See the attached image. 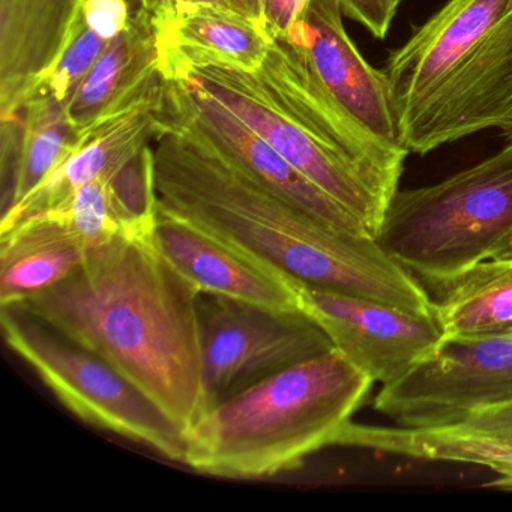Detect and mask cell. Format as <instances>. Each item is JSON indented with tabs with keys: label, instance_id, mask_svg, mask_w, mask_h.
I'll return each mask as SVG.
<instances>
[{
	"label": "cell",
	"instance_id": "6da1fadb",
	"mask_svg": "<svg viewBox=\"0 0 512 512\" xmlns=\"http://www.w3.org/2000/svg\"><path fill=\"white\" fill-rule=\"evenodd\" d=\"M199 296L148 233L89 248L61 283L10 307L109 362L185 436L208 410Z\"/></svg>",
	"mask_w": 512,
	"mask_h": 512
},
{
	"label": "cell",
	"instance_id": "7a4b0ae2",
	"mask_svg": "<svg viewBox=\"0 0 512 512\" xmlns=\"http://www.w3.org/2000/svg\"><path fill=\"white\" fill-rule=\"evenodd\" d=\"M158 211L308 286L419 314L434 301L374 238L320 223L194 137L154 128Z\"/></svg>",
	"mask_w": 512,
	"mask_h": 512
},
{
	"label": "cell",
	"instance_id": "3957f363",
	"mask_svg": "<svg viewBox=\"0 0 512 512\" xmlns=\"http://www.w3.org/2000/svg\"><path fill=\"white\" fill-rule=\"evenodd\" d=\"M176 79L238 116L376 238L409 152L377 139L349 115L301 44L277 38L256 71L197 67Z\"/></svg>",
	"mask_w": 512,
	"mask_h": 512
},
{
	"label": "cell",
	"instance_id": "277c9868",
	"mask_svg": "<svg viewBox=\"0 0 512 512\" xmlns=\"http://www.w3.org/2000/svg\"><path fill=\"white\" fill-rule=\"evenodd\" d=\"M383 71L409 154L505 130L512 121V0H448Z\"/></svg>",
	"mask_w": 512,
	"mask_h": 512
},
{
	"label": "cell",
	"instance_id": "5b68a950",
	"mask_svg": "<svg viewBox=\"0 0 512 512\" xmlns=\"http://www.w3.org/2000/svg\"><path fill=\"white\" fill-rule=\"evenodd\" d=\"M373 383L337 347L298 362L209 407L185 433L184 464L232 479L299 469L337 445Z\"/></svg>",
	"mask_w": 512,
	"mask_h": 512
},
{
	"label": "cell",
	"instance_id": "8992f818",
	"mask_svg": "<svg viewBox=\"0 0 512 512\" xmlns=\"http://www.w3.org/2000/svg\"><path fill=\"white\" fill-rule=\"evenodd\" d=\"M377 244L427 283H446L512 245V143L439 184L398 190Z\"/></svg>",
	"mask_w": 512,
	"mask_h": 512
},
{
	"label": "cell",
	"instance_id": "52a82bcc",
	"mask_svg": "<svg viewBox=\"0 0 512 512\" xmlns=\"http://www.w3.org/2000/svg\"><path fill=\"white\" fill-rule=\"evenodd\" d=\"M7 346L86 424L184 463V433L109 362L17 307L0 308Z\"/></svg>",
	"mask_w": 512,
	"mask_h": 512
},
{
	"label": "cell",
	"instance_id": "ba28073f",
	"mask_svg": "<svg viewBox=\"0 0 512 512\" xmlns=\"http://www.w3.org/2000/svg\"><path fill=\"white\" fill-rule=\"evenodd\" d=\"M199 319L208 409L335 347L302 308H269L200 293Z\"/></svg>",
	"mask_w": 512,
	"mask_h": 512
},
{
	"label": "cell",
	"instance_id": "9c48e42d",
	"mask_svg": "<svg viewBox=\"0 0 512 512\" xmlns=\"http://www.w3.org/2000/svg\"><path fill=\"white\" fill-rule=\"evenodd\" d=\"M512 404V332L445 337L374 400L401 427H440Z\"/></svg>",
	"mask_w": 512,
	"mask_h": 512
},
{
	"label": "cell",
	"instance_id": "30bf717a",
	"mask_svg": "<svg viewBox=\"0 0 512 512\" xmlns=\"http://www.w3.org/2000/svg\"><path fill=\"white\" fill-rule=\"evenodd\" d=\"M155 130L176 131L214 149L224 160L314 218L350 236L373 238L352 212L308 181L238 116L182 79H163Z\"/></svg>",
	"mask_w": 512,
	"mask_h": 512
},
{
	"label": "cell",
	"instance_id": "8fae6325",
	"mask_svg": "<svg viewBox=\"0 0 512 512\" xmlns=\"http://www.w3.org/2000/svg\"><path fill=\"white\" fill-rule=\"evenodd\" d=\"M301 308L373 382H394L445 338L436 314H419L323 287H301Z\"/></svg>",
	"mask_w": 512,
	"mask_h": 512
},
{
	"label": "cell",
	"instance_id": "7c38bea8",
	"mask_svg": "<svg viewBox=\"0 0 512 512\" xmlns=\"http://www.w3.org/2000/svg\"><path fill=\"white\" fill-rule=\"evenodd\" d=\"M343 16L338 0H311L304 19L286 38L304 47L317 76L349 115L377 139L403 148L388 77L362 58Z\"/></svg>",
	"mask_w": 512,
	"mask_h": 512
},
{
	"label": "cell",
	"instance_id": "4fadbf2b",
	"mask_svg": "<svg viewBox=\"0 0 512 512\" xmlns=\"http://www.w3.org/2000/svg\"><path fill=\"white\" fill-rule=\"evenodd\" d=\"M152 239L200 293L269 308H301V281L158 211Z\"/></svg>",
	"mask_w": 512,
	"mask_h": 512
},
{
	"label": "cell",
	"instance_id": "5bb4252c",
	"mask_svg": "<svg viewBox=\"0 0 512 512\" xmlns=\"http://www.w3.org/2000/svg\"><path fill=\"white\" fill-rule=\"evenodd\" d=\"M86 0H0V116L37 94L83 25Z\"/></svg>",
	"mask_w": 512,
	"mask_h": 512
},
{
	"label": "cell",
	"instance_id": "9a60e30c",
	"mask_svg": "<svg viewBox=\"0 0 512 512\" xmlns=\"http://www.w3.org/2000/svg\"><path fill=\"white\" fill-rule=\"evenodd\" d=\"M161 85L157 26L151 14L139 8L68 101V118L85 133L133 109Z\"/></svg>",
	"mask_w": 512,
	"mask_h": 512
},
{
	"label": "cell",
	"instance_id": "2e32d148",
	"mask_svg": "<svg viewBox=\"0 0 512 512\" xmlns=\"http://www.w3.org/2000/svg\"><path fill=\"white\" fill-rule=\"evenodd\" d=\"M163 85L128 112L85 131L83 142L70 158L25 199L2 212L0 230L25 218L61 205L80 187L101 176L112 175L154 142L155 109Z\"/></svg>",
	"mask_w": 512,
	"mask_h": 512
},
{
	"label": "cell",
	"instance_id": "e0dca14e",
	"mask_svg": "<svg viewBox=\"0 0 512 512\" xmlns=\"http://www.w3.org/2000/svg\"><path fill=\"white\" fill-rule=\"evenodd\" d=\"M338 446L371 449L416 460L475 464L496 473L490 487L512 490V424L466 421L440 427H374L349 422Z\"/></svg>",
	"mask_w": 512,
	"mask_h": 512
},
{
	"label": "cell",
	"instance_id": "ac0fdd59",
	"mask_svg": "<svg viewBox=\"0 0 512 512\" xmlns=\"http://www.w3.org/2000/svg\"><path fill=\"white\" fill-rule=\"evenodd\" d=\"M157 34L163 79L197 67L259 70L274 41L253 20L211 5L181 8Z\"/></svg>",
	"mask_w": 512,
	"mask_h": 512
},
{
	"label": "cell",
	"instance_id": "d6986e66",
	"mask_svg": "<svg viewBox=\"0 0 512 512\" xmlns=\"http://www.w3.org/2000/svg\"><path fill=\"white\" fill-rule=\"evenodd\" d=\"M2 173L10 178L4 211L25 199L65 163L85 133L67 115V106L46 95L34 97L14 115L0 116Z\"/></svg>",
	"mask_w": 512,
	"mask_h": 512
},
{
	"label": "cell",
	"instance_id": "ffe728a7",
	"mask_svg": "<svg viewBox=\"0 0 512 512\" xmlns=\"http://www.w3.org/2000/svg\"><path fill=\"white\" fill-rule=\"evenodd\" d=\"M88 250L76 233L46 215L0 230V307L61 283L82 265Z\"/></svg>",
	"mask_w": 512,
	"mask_h": 512
},
{
	"label": "cell",
	"instance_id": "44dd1931",
	"mask_svg": "<svg viewBox=\"0 0 512 512\" xmlns=\"http://www.w3.org/2000/svg\"><path fill=\"white\" fill-rule=\"evenodd\" d=\"M434 314L445 337L512 332V256L485 260L466 274L437 284Z\"/></svg>",
	"mask_w": 512,
	"mask_h": 512
},
{
	"label": "cell",
	"instance_id": "7402d4cb",
	"mask_svg": "<svg viewBox=\"0 0 512 512\" xmlns=\"http://www.w3.org/2000/svg\"><path fill=\"white\" fill-rule=\"evenodd\" d=\"M112 175L88 182L61 205L38 215H46L64 224L89 248L122 235H148L137 229L125 214L113 191Z\"/></svg>",
	"mask_w": 512,
	"mask_h": 512
},
{
	"label": "cell",
	"instance_id": "603a6c76",
	"mask_svg": "<svg viewBox=\"0 0 512 512\" xmlns=\"http://www.w3.org/2000/svg\"><path fill=\"white\" fill-rule=\"evenodd\" d=\"M110 41L104 40L94 29L83 22L82 28L71 41L68 49L62 55L61 61L53 68L52 73L44 79L38 88L37 94L55 98L59 103L67 106L73 98L74 92L82 85L89 71L97 64Z\"/></svg>",
	"mask_w": 512,
	"mask_h": 512
},
{
	"label": "cell",
	"instance_id": "cb8c5ba5",
	"mask_svg": "<svg viewBox=\"0 0 512 512\" xmlns=\"http://www.w3.org/2000/svg\"><path fill=\"white\" fill-rule=\"evenodd\" d=\"M131 17L127 0H86L83 8L85 25L110 43L128 28Z\"/></svg>",
	"mask_w": 512,
	"mask_h": 512
},
{
	"label": "cell",
	"instance_id": "d4e9b609",
	"mask_svg": "<svg viewBox=\"0 0 512 512\" xmlns=\"http://www.w3.org/2000/svg\"><path fill=\"white\" fill-rule=\"evenodd\" d=\"M338 2L344 16L364 26L379 40H383L388 34L398 8L397 0H338Z\"/></svg>",
	"mask_w": 512,
	"mask_h": 512
},
{
	"label": "cell",
	"instance_id": "484cf974",
	"mask_svg": "<svg viewBox=\"0 0 512 512\" xmlns=\"http://www.w3.org/2000/svg\"><path fill=\"white\" fill-rule=\"evenodd\" d=\"M311 0H262L263 26L271 40L286 38L304 19Z\"/></svg>",
	"mask_w": 512,
	"mask_h": 512
},
{
	"label": "cell",
	"instance_id": "4316f807",
	"mask_svg": "<svg viewBox=\"0 0 512 512\" xmlns=\"http://www.w3.org/2000/svg\"><path fill=\"white\" fill-rule=\"evenodd\" d=\"M191 5H211V7L221 8V10L232 11V13L253 20L265 29L262 0H181V8L191 7Z\"/></svg>",
	"mask_w": 512,
	"mask_h": 512
},
{
	"label": "cell",
	"instance_id": "83f0119b",
	"mask_svg": "<svg viewBox=\"0 0 512 512\" xmlns=\"http://www.w3.org/2000/svg\"><path fill=\"white\" fill-rule=\"evenodd\" d=\"M139 7L151 14L157 31L178 16L181 0H137Z\"/></svg>",
	"mask_w": 512,
	"mask_h": 512
},
{
	"label": "cell",
	"instance_id": "f1b7e54d",
	"mask_svg": "<svg viewBox=\"0 0 512 512\" xmlns=\"http://www.w3.org/2000/svg\"><path fill=\"white\" fill-rule=\"evenodd\" d=\"M469 419L484 422V424H512V404L500 407V409L490 410V412L481 413V415H476Z\"/></svg>",
	"mask_w": 512,
	"mask_h": 512
},
{
	"label": "cell",
	"instance_id": "f546056e",
	"mask_svg": "<svg viewBox=\"0 0 512 512\" xmlns=\"http://www.w3.org/2000/svg\"><path fill=\"white\" fill-rule=\"evenodd\" d=\"M503 134H505L506 142L512 143V121L511 124L503 130Z\"/></svg>",
	"mask_w": 512,
	"mask_h": 512
},
{
	"label": "cell",
	"instance_id": "4dcf8cb0",
	"mask_svg": "<svg viewBox=\"0 0 512 512\" xmlns=\"http://www.w3.org/2000/svg\"><path fill=\"white\" fill-rule=\"evenodd\" d=\"M508 256H512V245H511V248H509ZM505 257H506V256H505Z\"/></svg>",
	"mask_w": 512,
	"mask_h": 512
},
{
	"label": "cell",
	"instance_id": "1f68e13d",
	"mask_svg": "<svg viewBox=\"0 0 512 512\" xmlns=\"http://www.w3.org/2000/svg\"><path fill=\"white\" fill-rule=\"evenodd\" d=\"M397 2H398V5H400L401 2H403V0H397Z\"/></svg>",
	"mask_w": 512,
	"mask_h": 512
}]
</instances>
